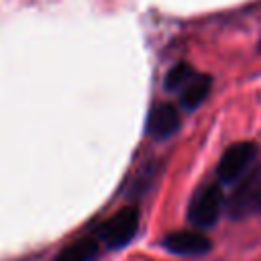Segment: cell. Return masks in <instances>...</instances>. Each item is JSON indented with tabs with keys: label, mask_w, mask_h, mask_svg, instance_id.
<instances>
[{
	"label": "cell",
	"mask_w": 261,
	"mask_h": 261,
	"mask_svg": "<svg viewBox=\"0 0 261 261\" xmlns=\"http://www.w3.org/2000/svg\"><path fill=\"white\" fill-rule=\"evenodd\" d=\"M139 222H141V214L137 206H124L120 208L116 214H112L108 220H104L98 228H96V239L98 243L106 245V249H122L126 247L137 230H139Z\"/></svg>",
	"instance_id": "cell-1"
},
{
	"label": "cell",
	"mask_w": 261,
	"mask_h": 261,
	"mask_svg": "<svg viewBox=\"0 0 261 261\" xmlns=\"http://www.w3.org/2000/svg\"><path fill=\"white\" fill-rule=\"evenodd\" d=\"M226 208L234 220L261 214V165L249 169L239 179V186L232 190Z\"/></svg>",
	"instance_id": "cell-2"
},
{
	"label": "cell",
	"mask_w": 261,
	"mask_h": 261,
	"mask_svg": "<svg viewBox=\"0 0 261 261\" xmlns=\"http://www.w3.org/2000/svg\"><path fill=\"white\" fill-rule=\"evenodd\" d=\"M222 210H224V194H222L220 186L208 184V186L200 188L194 194V198L190 200L188 220L198 230L212 228L218 222Z\"/></svg>",
	"instance_id": "cell-3"
},
{
	"label": "cell",
	"mask_w": 261,
	"mask_h": 261,
	"mask_svg": "<svg viewBox=\"0 0 261 261\" xmlns=\"http://www.w3.org/2000/svg\"><path fill=\"white\" fill-rule=\"evenodd\" d=\"M257 155H259V147L255 143H251V141L234 143L220 157L218 167H216V177L222 184H234V181H239L253 167Z\"/></svg>",
	"instance_id": "cell-4"
},
{
	"label": "cell",
	"mask_w": 261,
	"mask_h": 261,
	"mask_svg": "<svg viewBox=\"0 0 261 261\" xmlns=\"http://www.w3.org/2000/svg\"><path fill=\"white\" fill-rule=\"evenodd\" d=\"M163 249L171 255H179V257H196V255H204L210 251L212 243L210 239L194 228V230H173L169 234H165L163 239Z\"/></svg>",
	"instance_id": "cell-5"
},
{
	"label": "cell",
	"mask_w": 261,
	"mask_h": 261,
	"mask_svg": "<svg viewBox=\"0 0 261 261\" xmlns=\"http://www.w3.org/2000/svg\"><path fill=\"white\" fill-rule=\"evenodd\" d=\"M179 112L173 104H157L151 114H149V120H147V133L153 137V139H167L171 137L177 128H179Z\"/></svg>",
	"instance_id": "cell-6"
},
{
	"label": "cell",
	"mask_w": 261,
	"mask_h": 261,
	"mask_svg": "<svg viewBox=\"0 0 261 261\" xmlns=\"http://www.w3.org/2000/svg\"><path fill=\"white\" fill-rule=\"evenodd\" d=\"M210 88H212V77L206 75V73H196L179 92V100H181V106L186 110H196L204 100L206 96L210 94Z\"/></svg>",
	"instance_id": "cell-7"
},
{
	"label": "cell",
	"mask_w": 261,
	"mask_h": 261,
	"mask_svg": "<svg viewBox=\"0 0 261 261\" xmlns=\"http://www.w3.org/2000/svg\"><path fill=\"white\" fill-rule=\"evenodd\" d=\"M100 255V243L96 237H82L61 249L55 261H96Z\"/></svg>",
	"instance_id": "cell-8"
},
{
	"label": "cell",
	"mask_w": 261,
	"mask_h": 261,
	"mask_svg": "<svg viewBox=\"0 0 261 261\" xmlns=\"http://www.w3.org/2000/svg\"><path fill=\"white\" fill-rule=\"evenodd\" d=\"M196 75V71L188 65V63H175L169 71H167V75H165V90H169V92H179L192 77Z\"/></svg>",
	"instance_id": "cell-9"
},
{
	"label": "cell",
	"mask_w": 261,
	"mask_h": 261,
	"mask_svg": "<svg viewBox=\"0 0 261 261\" xmlns=\"http://www.w3.org/2000/svg\"><path fill=\"white\" fill-rule=\"evenodd\" d=\"M259 49H261V43H259Z\"/></svg>",
	"instance_id": "cell-10"
}]
</instances>
